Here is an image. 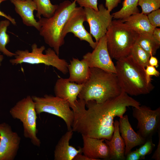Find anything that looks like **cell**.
Wrapping results in <instances>:
<instances>
[{
	"label": "cell",
	"instance_id": "1",
	"mask_svg": "<svg viewBox=\"0 0 160 160\" xmlns=\"http://www.w3.org/2000/svg\"><path fill=\"white\" fill-rule=\"evenodd\" d=\"M71 108L74 113L72 126L73 132L90 137L110 140L114 131V119L122 118L127 108H138L140 103L123 91L117 96L98 103H85L79 99Z\"/></svg>",
	"mask_w": 160,
	"mask_h": 160
},
{
	"label": "cell",
	"instance_id": "2",
	"mask_svg": "<svg viewBox=\"0 0 160 160\" xmlns=\"http://www.w3.org/2000/svg\"><path fill=\"white\" fill-rule=\"evenodd\" d=\"M88 80L78 97L85 103L94 101L101 103L119 95L122 91L115 73L97 68H89Z\"/></svg>",
	"mask_w": 160,
	"mask_h": 160
},
{
	"label": "cell",
	"instance_id": "3",
	"mask_svg": "<svg viewBox=\"0 0 160 160\" xmlns=\"http://www.w3.org/2000/svg\"><path fill=\"white\" fill-rule=\"evenodd\" d=\"M115 65L118 80L121 89L128 95L137 96L149 93L154 89L146 80L145 68L129 55L117 60Z\"/></svg>",
	"mask_w": 160,
	"mask_h": 160
},
{
	"label": "cell",
	"instance_id": "4",
	"mask_svg": "<svg viewBox=\"0 0 160 160\" xmlns=\"http://www.w3.org/2000/svg\"><path fill=\"white\" fill-rule=\"evenodd\" d=\"M76 0L65 1L60 3L54 14L49 18L41 17L38 21L39 31L45 43L59 55L60 48L65 43L62 35L64 26L71 12L76 7Z\"/></svg>",
	"mask_w": 160,
	"mask_h": 160
},
{
	"label": "cell",
	"instance_id": "5",
	"mask_svg": "<svg viewBox=\"0 0 160 160\" xmlns=\"http://www.w3.org/2000/svg\"><path fill=\"white\" fill-rule=\"evenodd\" d=\"M139 35L121 20H112L105 34L111 58L117 60L128 55Z\"/></svg>",
	"mask_w": 160,
	"mask_h": 160
},
{
	"label": "cell",
	"instance_id": "6",
	"mask_svg": "<svg viewBox=\"0 0 160 160\" xmlns=\"http://www.w3.org/2000/svg\"><path fill=\"white\" fill-rule=\"evenodd\" d=\"M31 50H17L15 52L16 55L13 59L9 60L13 65L23 63L35 65L43 64L48 66H52L56 68L63 74H65L68 72V63L66 61L59 58L55 51L51 48L45 51V47L42 45L38 47L36 43L31 46Z\"/></svg>",
	"mask_w": 160,
	"mask_h": 160
},
{
	"label": "cell",
	"instance_id": "7",
	"mask_svg": "<svg viewBox=\"0 0 160 160\" xmlns=\"http://www.w3.org/2000/svg\"><path fill=\"white\" fill-rule=\"evenodd\" d=\"M9 112L13 118L22 122L24 137L30 139L34 145L39 147L41 142L36 135L37 114L32 97L28 95L19 101L11 108Z\"/></svg>",
	"mask_w": 160,
	"mask_h": 160
},
{
	"label": "cell",
	"instance_id": "8",
	"mask_svg": "<svg viewBox=\"0 0 160 160\" xmlns=\"http://www.w3.org/2000/svg\"><path fill=\"white\" fill-rule=\"evenodd\" d=\"M31 97L37 114L45 112L59 117L65 121L68 130L72 129L74 113L66 100L55 96L47 95L42 97Z\"/></svg>",
	"mask_w": 160,
	"mask_h": 160
},
{
	"label": "cell",
	"instance_id": "9",
	"mask_svg": "<svg viewBox=\"0 0 160 160\" xmlns=\"http://www.w3.org/2000/svg\"><path fill=\"white\" fill-rule=\"evenodd\" d=\"M132 116L137 121V132L147 140L160 128V107L154 110L145 105L132 107Z\"/></svg>",
	"mask_w": 160,
	"mask_h": 160
},
{
	"label": "cell",
	"instance_id": "10",
	"mask_svg": "<svg viewBox=\"0 0 160 160\" xmlns=\"http://www.w3.org/2000/svg\"><path fill=\"white\" fill-rule=\"evenodd\" d=\"M98 11L90 8H84L86 21L90 27V33L96 42L105 35L113 18L110 12L103 4L98 6Z\"/></svg>",
	"mask_w": 160,
	"mask_h": 160
},
{
	"label": "cell",
	"instance_id": "11",
	"mask_svg": "<svg viewBox=\"0 0 160 160\" xmlns=\"http://www.w3.org/2000/svg\"><path fill=\"white\" fill-rule=\"evenodd\" d=\"M86 21L84 9L77 6L71 13L62 31V35L65 38L69 33L73 34L75 36L81 41H85L89 46L94 49L97 43L94 42L92 36L85 29L83 23Z\"/></svg>",
	"mask_w": 160,
	"mask_h": 160
},
{
	"label": "cell",
	"instance_id": "12",
	"mask_svg": "<svg viewBox=\"0 0 160 160\" xmlns=\"http://www.w3.org/2000/svg\"><path fill=\"white\" fill-rule=\"evenodd\" d=\"M89 68H97L108 72L116 73L115 65L108 49L105 35L101 38L92 52H88L83 59Z\"/></svg>",
	"mask_w": 160,
	"mask_h": 160
},
{
	"label": "cell",
	"instance_id": "13",
	"mask_svg": "<svg viewBox=\"0 0 160 160\" xmlns=\"http://www.w3.org/2000/svg\"><path fill=\"white\" fill-rule=\"evenodd\" d=\"M21 138L10 126L0 124V160H13L19 148Z\"/></svg>",
	"mask_w": 160,
	"mask_h": 160
},
{
	"label": "cell",
	"instance_id": "14",
	"mask_svg": "<svg viewBox=\"0 0 160 160\" xmlns=\"http://www.w3.org/2000/svg\"><path fill=\"white\" fill-rule=\"evenodd\" d=\"M83 147L82 153L93 160H109V147L103 139L90 137L82 135Z\"/></svg>",
	"mask_w": 160,
	"mask_h": 160
},
{
	"label": "cell",
	"instance_id": "15",
	"mask_svg": "<svg viewBox=\"0 0 160 160\" xmlns=\"http://www.w3.org/2000/svg\"><path fill=\"white\" fill-rule=\"evenodd\" d=\"M119 132L125 144V156L134 147L143 144L146 140L135 132L130 123L128 116L124 115L119 121Z\"/></svg>",
	"mask_w": 160,
	"mask_h": 160
},
{
	"label": "cell",
	"instance_id": "16",
	"mask_svg": "<svg viewBox=\"0 0 160 160\" xmlns=\"http://www.w3.org/2000/svg\"><path fill=\"white\" fill-rule=\"evenodd\" d=\"M83 85L70 81L68 78H60L55 84L54 93L55 96L66 100L71 108L75 106V102Z\"/></svg>",
	"mask_w": 160,
	"mask_h": 160
},
{
	"label": "cell",
	"instance_id": "17",
	"mask_svg": "<svg viewBox=\"0 0 160 160\" xmlns=\"http://www.w3.org/2000/svg\"><path fill=\"white\" fill-rule=\"evenodd\" d=\"M14 6L16 12L21 17L23 23L28 26L33 27L38 31L40 26L35 19L33 12L37 10L36 4L33 0H10Z\"/></svg>",
	"mask_w": 160,
	"mask_h": 160
},
{
	"label": "cell",
	"instance_id": "18",
	"mask_svg": "<svg viewBox=\"0 0 160 160\" xmlns=\"http://www.w3.org/2000/svg\"><path fill=\"white\" fill-rule=\"evenodd\" d=\"M73 134L72 129L68 130L60 138L54 151L55 160H73L77 154L82 153L81 148L77 149L69 144Z\"/></svg>",
	"mask_w": 160,
	"mask_h": 160
},
{
	"label": "cell",
	"instance_id": "19",
	"mask_svg": "<svg viewBox=\"0 0 160 160\" xmlns=\"http://www.w3.org/2000/svg\"><path fill=\"white\" fill-rule=\"evenodd\" d=\"M113 125L114 131L111 139L109 140L104 139L109 149V160H124L125 159V144L120 134L119 121L115 120Z\"/></svg>",
	"mask_w": 160,
	"mask_h": 160
},
{
	"label": "cell",
	"instance_id": "20",
	"mask_svg": "<svg viewBox=\"0 0 160 160\" xmlns=\"http://www.w3.org/2000/svg\"><path fill=\"white\" fill-rule=\"evenodd\" d=\"M68 68L70 81L78 84H84L88 79L90 74L89 68L83 59L73 58L70 61Z\"/></svg>",
	"mask_w": 160,
	"mask_h": 160
},
{
	"label": "cell",
	"instance_id": "21",
	"mask_svg": "<svg viewBox=\"0 0 160 160\" xmlns=\"http://www.w3.org/2000/svg\"><path fill=\"white\" fill-rule=\"evenodd\" d=\"M121 20L139 34H152L155 28L150 23L147 15L141 13Z\"/></svg>",
	"mask_w": 160,
	"mask_h": 160
},
{
	"label": "cell",
	"instance_id": "22",
	"mask_svg": "<svg viewBox=\"0 0 160 160\" xmlns=\"http://www.w3.org/2000/svg\"><path fill=\"white\" fill-rule=\"evenodd\" d=\"M136 43L151 56L155 55L160 46L152 34H139Z\"/></svg>",
	"mask_w": 160,
	"mask_h": 160
},
{
	"label": "cell",
	"instance_id": "23",
	"mask_svg": "<svg viewBox=\"0 0 160 160\" xmlns=\"http://www.w3.org/2000/svg\"><path fill=\"white\" fill-rule=\"evenodd\" d=\"M138 1L139 0H124L121 9L112 14L113 18L121 20L139 13V10L137 7Z\"/></svg>",
	"mask_w": 160,
	"mask_h": 160
},
{
	"label": "cell",
	"instance_id": "24",
	"mask_svg": "<svg viewBox=\"0 0 160 160\" xmlns=\"http://www.w3.org/2000/svg\"><path fill=\"white\" fill-rule=\"evenodd\" d=\"M36 4L37 13L36 17L40 19L41 16L49 18L54 14L58 5L53 4L50 0H33Z\"/></svg>",
	"mask_w": 160,
	"mask_h": 160
},
{
	"label": "cell",
	"instance_id": "25",
	"mask_svg": "<svg viewBox=\"0 0 160 160\" xmlns=\"http://www.w3.org/2000/svg\"><path fill=\"white\" fill-rule=\"evenodd\" d=\"M10 25V21L7 19L0 21V52L9 57H12L15 53L9 51L6 48V45L10 42L9 36L7 33L8 27Z\"/></svg>",
	"mask_w": 160,
	"mask_h": 160
},
{
	"label": "cell",
	"instance_id": "26",
	"mask_svg": "<svg viewBox=\"0 0 160 160\" xmlns=\"http://www.w3.org/2000/svg\"><path fill=\"white\" fill-rule=\"evenodd\" d=\"M129 55L144 68L149 65V60L151 55L136 42L131 49Z\"/></svg>",
	"mask_w": 160,
	"mask_h": 160
},
{
	"label": "cell",
	"instance_id": "27",
	"mask_svg": "<svg viewBox=\"0 0 160 160\" xmlns=\"http://www.w3.org/2000/svg\"><path fill=\"white\" fill-rule=\"evenodd\" d=\"M138 5L141 8V13L147 15L159 8L160 0H139Z\"/></svg>",
	"mask_w": 160,
	"mask_h": 160
},
{
	"label": "cell",
	"instance_id": "28",
	"mask_svg": "<svg viewBox=\"0 0 160 160\" xmlns=\"http://www.w3.org/2000/svg\"><path fill=\"white\" fill-rule=\"evenodd\" d=\"M142 145L140 148L137 149L141 159H144L146 156L150 154L155 146L153 142L152 137L147 139L145 142Z\"/></svg>",
	"mask_w": 160,
	"mask_h": 160
},
{
	"label": "cell",
	"instance_id": "29",
	"mask_svg": "<svg viewBox=\"0 0 160 160\" xmlns=\"http://www.w3.org/2000/svg\"><path fill=\"white\" fill-rule=\"evenodd\" d=\"M150 24L155 28L160 27V9H158L150 12L147 15Z\"/></svg>",
	"mask_w": 160,
	"mask_h": 160
},
{
	"label": "cell",
	"instance_id": "30",
	"mask_svg": "<svg viewBox=\"0 0 160 160\" xmlns=\"http://www.w3.org/2000/svg\"><path fill=\"white\" fill-rule=\"evenodd\" d=\"M145 72L146 81L149 84H152L151 78V76L158 77L159 76L160 74L159 72L155 67L149 65L145 68Z\"/></svg>",
	"mask_w": 160,
	"mask_h": 160
},
{
	"label": "cell",
	"instance_id": "31",
	"mask_svg": "<svg viewBox=\"0 0 160 160\" xmlns=\"http://www.w3.org/2000/svg\"><path fill=\"white\" fill-rule=\"evenodd\" d=\"M76 3L80 7L90 8L98 11L97 0H76Z\"/></svg>",
	"mask_w": 160,
	"mask_h": 160
},
{
	"label": "cell",
	"instance_id": "32",
	"mask_svg": "<svg viewBox=\"0 0 160 160\" xmlns=\"http://www.w3.org/2000/svg\"><path fill=\"white\" fill-rule=\"evenodd\" d=\"M121 0H105V6L106 9L110 12L117 6Z\"/></svg>",
	"mask_w": 160,
	"mask_h": 160
},
{
	"label": "cell",
	"instance_id": "33",
	"mask_svg": "<svg viewBox=\"0 0 160 160\" xmlns=\"http://www.w3.org/2000/svg\"><path fill=\"white\" fill-rule=\"evenodd\" d=\"M127 160H139L141 159L140 156L137 151V149L135 151H130L125 156Z\"/></svg>",
	"mask_w": 160,
	"mask_h": 160
},
{
	"label": "cell",
	"instance_id": "34",
	"mask_svg": "<svg viewBox=\"0 0 160 160\" xmlns=\"http://www.w3.org/2000/svg\"><path fill=\"white\" fill-rule=\"evenodd\" d=\"M159 137V142L157 148L153 153L151 158L156 160H160V128L158 130Z\"/></svg>",
	"mask_w": 160,
	"mask_h": 160
},
{
	"label": "cell",
	"instance_id": "35",
	"mask_svg": "<svg viewBox=\"0 0 160 160\" xmlns=\"http://www.w3.org/2000/svg\"><path fill=\"white\" fill-rule=\"evenodd\" d=\"M6 0H0V4L3 1ZM0 16H1L5 17L7 19L9 20L11 23L14 25H16V22L15 19L9 15H7L4 12H2L0 10Z\"/></svg>",
	"mask_w": 160,
	"mask_h": 160
},
{
	"label": "cell",
	"instance_id": "36",
	"mask_svg": "<svg viewBox=\"0 0 160 160\" xmlns=\"http://www.w3.org/2000/svg\"><path fill=\"white\" fill-rule=\"evenodd\" d=\"M149 65L156 68L159 66L158 61L157 58L154 56H150L149 60Z\"/></svg>",
	"mask_w": 160,
	"mask_h": 160
},
{
	"label": "cell",
	"instance_id": "37",
	"mask_svg": "<svg viewBox=\"0 0 160 160\" xmlns=\"http://www.w3.org/2000/svg\"><path fill=\"white\" fill-rule=\"evenodd\" d=\"M154 38L158 41L160 42V28H155L152 33Z\"/></svg>",
	"mask_w": 160,
	"mask_h": 160
},
{
	"label": "cell",
	"instance_id": "38",
	"mask_svg": "<svg viewBox=\"0 0 160 160\" xmlns=\"http://www.w3.org/2000/svg\"><path fill=\"white\" fill-rule=\"evenodd\" d=\"M73 160H93L85 155H82V153L77 154L74 158Z\"/></svg>",
	"mask_w": 160,
	"mask_h": 160
},
{
	"label": "cell",
	"instance_id": "39",
	"mask_svg": "<svg viewBox=\"0 0 160 160\" xmlns=\"http://www.w3.org/2000/svg\"><path fill=\"white\" fill-rule=\"evenodd\" d=\"M4 59L3 56L1 54L0 52V66L1 65V63Z\"/></svg>",
	"mask_w": 160,
	"mask_h": 160
},
{
	"label": "cell",
	"instance_id": "40",
	"mask_svg": "<svg viewBox=\"0 0 160 160\" xmlns=\"http://www.w3.org/2000/svg\"></svg>",
	"mask_w": 160,
	"mask_h": 160
}]
</instances>
